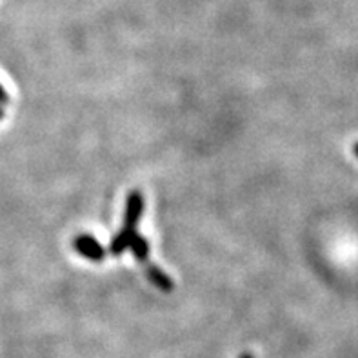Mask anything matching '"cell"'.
<instances>
[{
  "label": "cell",
  "instance_id": "obj_1",
  "mask_svg": "<svg viewBox=\"0 0 358 358\" xmlns=\"http://www.w3.org/2000/svg\"><path fill=\"white\" fill-rule=\"evenodd\" d=\"M73 248L78 255H82L84 259L91 260V262H104L106 250L104 245L96 241L95 236L91 235H78L73 238Z\"/></svg>",
  "mask_w": 358,
  "mask_h": 358
},
{
  "label": "cell",
  "instance_id": "obj_2",
  "mask_svg": "<svg viewBox=\"0 0 358 358\" xmlns=\"http://www.w3.org/2000/svg\"><path fill=\"white\" fill-rule=\"evenodd\" d=\"M142 211H144V196L141 191H131L127 195L126 202V213H124V226L129 229H136L138 222H141Z\"/></svg>",
  "mask_w": 358,
  "mask_h": 358
},
{
  "label": "cell",
  "instance_id": "obj_3",
  "mask_svg": "<svg viewBox=\"0 0 358 358\" xmlns=\"http://www.w3.org/2000/svg\"><path fill=\"white\" fill-rule=\"evenodd\" d=\"M145 277H148V280H150L157 289L162 291V293H171L173 287H175V284H173V280L169 278V275H166V273H164L159 266H155V264H148V266H145Z\"/></svg>",
  "mask_w": 358,
  "mask_h": 358
},
{
  "label": "cell",
  "instance_id": "obj_4",
  "mask_svg": "<svg viewBox=\"0 0 358 358\" xmlns=\"http://www.w3.org/2000/svg\"><path fill=\"white\" fill-rule=\"evenodd\" d=\"M136 235H138V233H136V229L122 227V229H120V231L113 236L111 244H109V251H111V255H115V257H120L124 251L129 250V244H131V241L135 238Z\"/></svg>",
  "mask_w": 358,
  "mask_h": 358
},
{
  "label": "cell",
  "instance_id": "obj_5",
  "mask_svg": "<svg viewBox=\"0 0 358 358\" xmlns=\"http://www.w3.org/2000/svg\"><path fill=\"white\" fill-rule=\"evenodd\" d=\"M129 250L133 251V255H135V259L138 262L145 264V260L150 257V242L145 241L144 236L136 235L131 241V244H129Z\"/></svg>",
  "mask_w": 358,
  "mask_h": 358
},
{
  "label": "cell",
  "instance_id": "obj_6",
  "mask_svg": "<svg viewBox=\"0 0 358 358\" xmlns=\"http://www.w3.org/2000/svg\"><path fill=\"white\" fill-rule=\"evenodd\" d=\"M8 102V93L4 91V87L0 86V104H6Z\"/></svg>",
  "mask_w": 358,
  "mask_h": 358
},
{
  "label": "cell",
  "instance_id": "obj_7",
  "mask_svg": "<svg viewBox=\"0 0 358 358\" xmlns=\"http://www.w3.org/2000/svg\"><path fill=\"white\" fill-rule=\"evenodd\" d=\"M353 151H355V155H357V159H358V142H355V145H353Z\"/></svg>",
  "mask_w": 358,
  "mask_h": 358
},
{
  "label": "cell",
  "instance_id": "obj_8",
  "mask_svg": "<svg viewBox=\"0 0 358 358\" xmlns=\"http://www.w3.org/2000/svg\"><path fill=\"white\" fill-rule=\"evenodd\" d=\"M241 358H255V357H253V355H251V353H244Z\"/></svg>",
  "mask_w": 358,
  "mask_h": 358
},
{
  "label": "cell",
  "instance_id": "obj_9",
  "mask_svg": "<svg viewBox=\"0 0 358 358\" xmlns=\"http://www.w3.org/2000/svg\"><path fill=\"white\" fill-rule=\"evenodd\" d=\"M4 117V111H2V109H0V118Z\"/></svg>",
  "mask_w": 358,
  "mask_h": 358
}]
</instances>
